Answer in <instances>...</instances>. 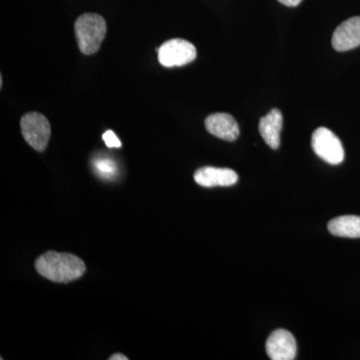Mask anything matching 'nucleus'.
Returning a JSON list of instances; mask_svg holds the SVG:
<instances>
[{
  "label": "nucleus",
  "mask_w": 360,
  "mask_h": 360,
  "mask_svg": "<svg viewBox=\"0 0 360 360\" xmlns=\"http://www.w3.org/2000/svg\"><path fill=\"white\" fill-rule=\"evenodd\" d=\"M35 269L49 281L68 283L84 276L86 266L77 255L51 250L35 260Z\"/></svg>",
  "instance_id": "nucleus-1"
},
{
  "label": "nucleus",
  "mask_w": 360,
  "mask_h": 360,
  "mask_svg": "<svg viewBox=\"0 0 360 360\" xmlns=\"http://www.w3.org/2000/svg\"><path fill=\"white\" fill-rule=\"evenodd\" d=\"M75 30L80 51L90 56L101 49L106 35V22L98 14L85 13L75 21Z\"/></svg>",
  "instance_id": "nucleus-2"
},
{
  "label": "nucleus",
  "mask_w": 360,
  "mask_h": 360,
  "mask_svg": "<svg viewBox=\"0 0 360 360\" xmlns=\"http://www.w3.org/2000/svg\"><path fill=\"white\" fill-rule=\"evenodd\" d=\"M21 132L25 141L35 150L42 153L51 139V129L49 120L39 112H28L20 120Z\"/></svg>",
  "instance_id": "nucleus-3"
},
{
  "label": "nucleus",
  "mask_w": 360,
  "mask_h": 360,
  "mask_svg": "<svg viewBox=\"0 0 360 360\" xmlns=\"http://www.w3.org/2000/svg\"><path fill=\"white\" fill-rule=\"evenodd\" d=\"M311 146L315 155L329 165H340L345 160V149L340 139L326 127L314 130Z\"/></svg>",
  "instance_id": "nucleus-4"
},
{
  "label": "nucleus",
  "mask_w": 360,
  "mask_h": 360,
  "mask_svg": "<svg viewBox=\"0 0 360 360\" xmlns=\"http://www.w3.org/2000/svg\"><path fill=\"white\" fill-rule=\"evenodd\" d=\"M158 61L165 68L188 65L198 56L195 46L181 39L167 40L158 49Z\"/></svg>",
  "instance_id": "nucleus-5"
},
{
  "label": "nucleus",
  "mask_w": 360,
  "mask_h": 360,
  "mask_svg": "<svg viewBox=\"0 0 360 360\" xmlns=\"http://www.w3.org/2000/svg\"><path fill=\"white\" fill-rule=\"evenodd\" d=\"M265 348L272 360H293L297 352L295 336L285 329L274 330L267 338Z\"/></svg>",
  "instance_id": "nucleus-6"
},
{
  "label": "nucleus",
  "mask_w": 360,
  "mask_h": 360,
  "mask_svg": "<svg viewBox=\"0 0 360 360\" xmlns=\"http://www.w3.org/2000/svg\"><path fill=\"white\" fill-rule=\"evenodd\" d=\"M336 51H347L360 45V16L348 18L338 26L331 39Z\"/></svg>",
  "instance_id": "nucleus-7"
},
{
  "label": "nucleus",
  "mask_w": 360,
  "mask_h": 360,
  "mask_svg": "<svg viewBox=\"0 0 360 360\" xmlns=\"http://www.w3.org/2000/svg\"><path fill=\"white\" fill-rule=\"evenodd\" d=\"M194 180L203 187L232 186L238 181V175L229 168L205 167L196 170Z\"/></svg>",
  "instance_id": "nucleus-8"
},
{
  "label": "nucleus",
  "mask_w": 360,
  "mask_h": 360,
  "mask_svg": "<svg viewBox=\"0 0 360 360\" xmlns=\"http://www.w3.org/2000/svg\"><path fill=\"white\" fill-rule=\"evenodd\" d=\"M205 127L210 134L226 141H234L239 136V127L233 116L229 113H213L205 120Z\"/></svg>",
  "instance_id": "nucleus-9"
},
{
  "label": "nucleus",
  "mask_w": 360,
  "mask_h": 360,
  "mask_svg": "<svg viewBox=\"0 0 360 360\" xmlns=\"http://www.w3.org/2000/svg\"><path fill=\"white\" fill-rule=\"evenodd\" d=\"M283 125V113L277 108H274L264 117L260 118L258 129L265 143L270 148L277 149L281 146V132Z\"/></svg>",
  "instance_id": "nucleus-10"
},
{
  "label": "nucleus",
  "mask_w": 360,
  "mask_h": 360,
  "mask_svg": "<svg viewBox=\"0 0 360 360\" xmlns=\"http://www.w3.org/2000/svg\"><path fill=\"white\" fill-rule=\"evenodd\" d=\"M328 231L338 238H359L360 217L343 215L331 219L328 225Z\"/></svg>",
  "instance_id": "nucleus-11"
},
{
  "label": "nucleus",
  "mask_w": 360,
  "mask_h": 360,
  "mask_svg": "<svg viewBox=\"0 0 360 360\" xmlns=\"http://www.w3.org/2000/svg\"><path fill=\"white\" fill-rule=\"evenodd\" d=\"M97 172L105 179H110L116 174V165L112 160L108 158H99L94 163Z\"/></svg>",
  "instance_id": "nucleus-12"
},
{
  "label": "nucleus",
  "mask_w": 360,
  "mask_h": 360,
  "mask_svg": "<svg viewBox=\"0 0 360 360\" xmlns=\"http://www.w3.org/2000/svg\"><path fill=\"white\" fill-rule=\"evenodd\" d=\"M103 139L104 142H105L106 146H108V148H122V142H120V139H118V137L116 136L112 130H108V131L104 132Z\"/></svg>",
  "instance_id": "nucleus-13"
},
{
  "label": "nucleus",
  "mask_w": 360,
  "mask_h": 360,
  "mask_svg": "<svg viewBox=\"0 0 360 360\" xmlns=\"http://www.w3.org/2000/svg\"><path fill=\"white\" fill-rule=\"evenodd\" d=\"M278 1L281 2V4H284V6L295 7L297 6L302 0H278Z\"/></svg>",
  "instance_id": "nucleus-14"
},
{
  "label": "nucleus",
  "mask_w": 360,
  "mask_h": 360,
  "mask_svg": "<svg viewBox=\"0 0 360 360\" xmlns=\"http://www.w3.org/2000/svg\"><path fill=\"white\" fill-rule=\"evenodd\" d=\"M110 360H127L129 359H127V357L125 356V355H123L122 354H113L112 356H110Z\"/></svg>",
  "instance_id": "nucleus-15"
}]
</instances>
